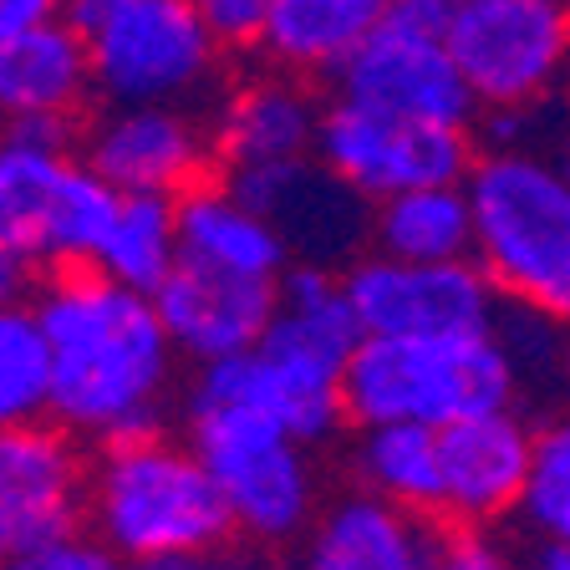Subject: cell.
Instances as JSON below:
<instances>
[{"instance_id": "6da1fadb", "label": "cell", "mask_w": 570, "mask_h": 570, "mask_svg": "<svg viewBox=\"0 0 570 570\" xmlns=\"http://www.w3.org/2000/svg\"><path fill=\"white\" fill-rule=\"evenodd\" d=\"M51 342V417L92 443L164 428L178 346L154 296L102 271H57L36 296Z\"/></svg>"}, {"instance_id": "7a4b0ae2", "label": "cell", "mask_w": 570, "mask_h": 570, "mask_svg": "<svg viewBox=\"0 0 570 570\" xmlns=\"http://www.w3.org/2000/svg\"><path fill=\"white\" fill-rule=\"evenodd\" d=\"M87 530L128 566L168 556H214L239 530L225 489L189 439L142 433L102 443L87 484Z\"/></svg>"}, {"instance_id": "3957f363", "label": "cell", "mask_w": 570, "mask_h": 570, "mask_svg": "<svg viewBox=\"0 0 570 570\" xmlns=\"http://www.w3.org/2000/svg\"><path fill=\"white\" fill-rule=\"evenodd\" d=\"M474 261L510 306L570 321V164L546 148H484L469 174Z\"/></svg>"}, {"instance_id": "277c9868", "label": "cell", "mask_w": 570, "mask_h": 570, "mask_svg": "<svg viewBox=\"0 0 570 570\" xmlns=\"http://www.w3.org/2000/svg\"><path fill=\"white\" fill-rule=\"evenodd\" d=\"M514 392H520V362L504 332L362 336L342 377V403L352 428H449L463 417L510 413Z\"/></svg>"}, {"instance_id": "5b68a950", "label": "cell", "mask_w": 570, "mask_h": 570, "mask_svg": "<svg viewBox=\"0 0 570 570\" xmlns=\"http://www.w3.org/2000/svg\"><path fill=\"white\" fill-rule=\"evenodd\" d=\"M107 107H189L209 92L219 41L194 0H67Z\"/></svg>"}, {"instance_id": "8992f818", "label": "cell", "mask_w": 570, "mask_h": 570, "mask_svg": "<svg viewBox=\"0 0 570 570\" xmlns=\"http://www.w3.org/2000/svg\"><path fill=\"white\" fill-rule=\"evenodd\" d=\"M184 428L214 484L225 489L239 534L285 546L316 520V463L285 423L229 397H184Z\"/></svg>"}, {"instance_id": "52a82bcc", "label": "cell", "mask_w": 570, "mask_h": 570, "mask_svg": "<svg viewBox=\"0 0 570 570\" xmlns=\"http://www.w3.org/2000/svg\"><path fill=\"white\" fill-rule=\"evenodd\" d=\"M449 0H397L377 36H367L336 71V97L403 122L474 128V92L449 51Z\"/></svg>"}, {"instance_id": "ba28073f", "label": "cell", "mask_w": 570, "mask_h": 570, "mask_svg": "<svg viewBox=\"0 0 570 570\" xmlns=\"http://www.w3.org/2000/svg\"><path fill=\"white\" fill-rule=\"evenodd\" d=\"M443 36L479 112L546 102L570 67L566 0H459Z\"/></svg>"}, {"instance_id": "9c48e42d", "label": "cell", "mask_w": 570, "mask_h": 570, "mask_svg": "<svg viewBox=\"0 0 570 570\" xmlns=\"http://www.w3.org/2000/svg\"><path fill=\"white\" fill-rule=\"evenodd\" d=\"M316 158L342 178L346 189H356L367 204H382L392 194L428 189V184H469L479 148L469 128L403 122L336 97L321 112Z\"/></svg>"}, {"instance_id": "30bf717a", "label": "cell", "mask_w": 570, "mask_h": 570, "mask_svg": "<svg viewBox=\"0 0 570 570\" xmlns=\"http://www.w3.org/2000/svg\"><path fill=\"white\" fill-rule=\"evenodd\" d=\"M367 336H463L499 332L504 296L479 261H397L362 255L342 271Z\"/></svg>"}, {"instance_id": "8fae6325", "label": "cell", "mask_w": 570, "mask_h": 570, "mask_svg": "<svg viewBox=\"0 0 570 570\" xmlns=\"http://www.w3.org/2000/svg\"><path fill=\"white\" fill-rule=\"evenodd\" d=\"M225 184L285 235L291 255L306 265H352V249L372 239V204L346 189L332 168L311 158L225 168Z\"/></svg>"}, {"instance_id": "7c38bea8", "label": "cell", "mask_w": 570, "mask_h": 570, "mask_svg": "<svg viewBox=\"0 0 570 570\" xmlns=\"http://www.w3.org/2000/svg\"><path fill=\"white\" fill-rule=\"evenodd\" d=\"M214 128L189 107H107L82 132V164L118 194H189L214 164Z\"/></svg>"}, {"instance_id": "4fadbf2b", "label": "cell", "mask_w": 570, "mask_h": 570, "mask_svg": "<svg viewBox=\"0 0 570 570\" xmlns=\"http://www.w3.org/2000/svg\"><path fill=\"white\" fill-rule=\"evenodd\" d=\"M87 484L92 463L82 459V439L57 417L0 428V520L21 550L87 530Z\"/></svg>"}, {"instance_id": "5bb4252c", "label": "cell", "mask_w": 570, "mask_h": 570, "mask_svg": "<svg viewBox=\"0 0 570 570\" xmlns=\"http://www.w3.org/2000/svg\"><path fill=\"white\" fill-rule=\"evenodd\" d=\"M275 301H281V281H249L194 261H178V271L154 291V306L178 356L199 367L255 352L275 321Z\"/></svg>"}, {"instance_id": "9a60e30c", "label": "cell", "mask_w": 570, "mask_h": 570, "mask_svg": "<svg viewBox=\"0 0 570 570\" xmlns=\"http://www.w3.org/2000/svg\"><path fill=\"white\" fill-rule=\"evenodd\" d=\"M439 449H443V520L499 524L520 514L534 463V433L514 407L439 428Z\"/></svg>"}, {"instance_id": "2e32d148", "label": "cell", "mask_w": 570, "mask_h": 570, "mask_svg": "<svg viewBox=\"0 0 570 570\" xmlns=\"http://www.w3.org/2000/svg\"><path fill=\"white\" fill-rule=\"evenodd\" d=\"M439 540L428 514H413L372 489L332 499L311 520L301 570H433Z\"/></svg>"}, {"instance_id": "e0dca14e", "label": "cell", "mask_w": 570, "mask_h": 570, "mask_svg": "<svg viewBox=\"0 0 570 570\" xmlns=\"http://www.w3.org/2000/svg\"><path fill=\"white\" fill-rule=\"evenodd\" d=\"M189 392L261 407V413H271L275 423L291 428L301 443H326V439H336V428L346 423L342 382L296 367V362L265 352V346L199 367V377L189 382Z\"/></svg>"}, {"instance_id": "ac0fdd59", "label": "cell", "mask_w": 570, "mask_h": 570, "mask_svg": "<svg viewBox=\"0 0 570 570\" xmlns=\"http://www.w3.org/2000/svg\"><path fill=\"white\" fill-rule=\"evenodd\" d=\"M326 107L311 97V87L291 71L245 82L214 112V154L225 168L249 164H285V158L316 154V132Z\"/></svg>"}, {"instance_id": "d6986e66", "label": "cell", "mask_w": 570, "mask_h": 570, "mask_svg": "<svg viewBox=\"0 0 570 570\" xmlns=\"http://www.w3.org/2000/svg\"><path fill=\"white\" fill-rule=\"evenodd\" d=\"M362 321L352 311L346 281L332 265H306L296 261L281 275V301H275V321L265 332V352L285 356L321 377H346V362L362 346Z\"/></svg>"}, {"instance_id": "ffe728a7", "label": "cell", "mask_w": 570, "mask_h": 570, "mask_svg": "<svg viewBox=\"0 0 570 570\" xmlns=\"http://www.w3.org/2000/svg\"><path fill=\"white\" fill-rule=\"evenodd\" d=\"M97 92L92 57L87 41L67 16L47 26L11 36L0 47V118L26 122V118H57L71 122Z\"/></svg>"}, {"instance_id": "44dd1931", "label": "cell", "mask_w": 570, "mask_h": 570, "mask_svg": "<svg viewBox=\"0 0 570 570\" xmlns=\"http://www.w3.org/2000/svg\"><path fill=\"white\" fill-rule=\"evenodd\" d=\"M71 164V122L26 118L0 128V245L21 261H41L51 204Z\"/></svg>"}, {"instance_id": "7402d4cb", "label": "cell", "mask_w": 570, "mask_h": 570, "mask_svg": "<svg viewBox=\"0 0 570 570\" xmlns=\"http://www.w3.org/2000/svg\"><path fill=\"white\" fill-rule=\"evenodd\" d=\"M178 245L184 261L249 281H281L296 265L281 229L229 184H194L189 194H178Z\"/></svg>"}, {"instance_id": "603a6c76", "label": "cell", "mask_w": 570, "mask_h": 570, "mask_svg": "<svg viewBox=\"0 0 570 570\" xmlns=\"http://www.w3.org/2000/svg\"><path fill=\"white\" fill-rule=\"evenodd\" d=\"M397 0H281L261 36L265 61L291 77H321V71H342L367 36L387 26Z\"/></svg>"}, {"instance_id": "cb8c5ba5", "label": "cell", "mask_w": 570, "mask_h": 570, "mask_svg": "<svg viewBox=\"0 0 570 570\" xmlns=\"http://www.w3.org/2000/svg\"><path fill=\"white\" fill-rule=\"evenodd\" d=\"M372 249L397 261H474V204L463 184H428L372 204Z\"/></svg>"}, {"instance_id": "d4e9b609", "label": "cell", "mask_w": 570, "mask_h": 570, "mask_svg": "<svg viewBox=\"0 0 570 570\" xmlns=\"http://www.w3.org/2000/svg\"><path fill=\"white\" fill-rule=\"evenodd\" d=\"M352 469L362 489L392 499L413 514L443 520V449L428 423H377L356 428Z\"/></svg>"}, {"instance_id": "484cf974", "label": "cell", "mask_w": 570, "mask_h": 570, "mask_svg": "<svg viewBox=\"0 0 570 570\" xmlns=\"http://www.w3.org/2000/svg\"><path fill=\"white\" fill-rule=\"evenodd\" d=\"M184 245H178V199L168 194H122L118 225L107 235L92 271L122 281L128 291L154 296L158 285L178 271Z\"/></svg>"}, {"instance_id": "4316f807", "label": "cell", "mask_w": 570, "mask_h": 570, "mask_svg": "<svg viewBox=\"0 0 570 570\" xmlns=\"http://www.w3.org/2000/svg\"><path fill=\"white\" fill-rule=\"evenodd\" d=\"M122 194L97 174L92 164L67 168L51 204V225H47V245H41V265H57V271H92L97 255H102L107 235L118 225Z\"/></svg>"}, {"instance_id": "83f0119b", "label": "cell", "mask_w": 570, "mask_h": 570, "mask_svg": "<svg viewBox=\"0 0 570 570\" xmlns=\"http://www.w3.org/2000/svg\"><path fill=\"white\" fill-rule=\"evenodd\" d=\"M51 417V342L36 306H0V428Z\"/></svg>"}, {"instance_id": "f1b7e54d", "label": "cell", "mask_w": 570, "mask_h": 570, "mask_svg": "<svg viewBox=\"0 0 570 570\" xmlns=\"http://www.w3.org/2000/svg\"><path fill=\"white\" fill-rule=\"evenodd\" d=\"M520 520L534 540H570V417H556L534 433L530 484L520 499Z\"/></svg>"}, {"instance_id": "f546056e", "label": "cell", "mask_w": 570, "mask_h": 570, "mask_svg": "<svg viewBox=\"0 0 570 570\" xmlns=\"http://www.w3.org/2000/svg\"><path fill=\"white\" fill-rule=\"evenodd\" d=\"M11 570H132V566L107 546L102 534L71 530V534H57V540H41V546L16 550Z\"/></svg>"}, {"instance_id": "4dcf8cb0", "label": "cell", "mask_w": 570, "mask_h": 570, "mask_svg": "<svg viewBox=\"0 0 570 570\" xmlns=\"http://www.w3.org/2000/svg\"><path fill=\"white\" fill-rule=\"evenodd\" d=\"M433 570H524V560L489 524H453L439 540V566Z\"/></svg>"}, {"instance_id": "1f68e13d", "label": "cell", "mask_w": 570, "mask_h": 570, "mask_svg": "<svg viewBox=\"0 0 570 570\" xmlns=\"http://www.w3.org/2000/svg\"><path fill=\"white\" fill-rule=\"evenodd\" d=\"M204 16V26L214 31L219 47H255L261 51V36L271 26L275 6L281 0H194Z\"/></svg>"}, {"instance_id": "d6a6232c", "label": "cell", "mask_w": 570, "mask_h": 570, "mask_svg": "<svg viewBox=\"0 0 570 570\" xmlns=\"http://www.w3.org/2000/svg\"><path fill=\"white\" fill-rule=\"evenodd\" d=\"M57 16H67V0H0V47L31 26L57 21Z\"/></svg>"}, {"instance_id": "836d02e7", "label": "cell", "mask_w": 570, "mask_h": 570, "mask_svg": "<svg viewBox=\"0 0 570 570\" xmlns=\"http://www.w3.org/2000/svg\"><path fill=\"white\" fill-rule=\"evenodd\" d=\"M26 275H31V261H21L16 249L0 245V306H11V301H21Z\"/></svg>"}, {"instance_id": "e575fe53", "label": "cell", "mask_w": 570, "mask_h": 570, "mask_svg": "<svg viewBox=\"0 0 570 570\" xmlns=\"http://www.w3.org/2000/svg\"><path fill=\"white\" fill-rule=\"evenodd\" d=\"M132 570H235L219 550L214 556H168V560H142V566H132Z\"/></svg>"}, {"instance_id": "d590c367", "label": "cell", "mask_w": 570, "mask_h": 570, "mask_svg": "<svg viewBox=\"0 0 570 570\" xmlns=\"http://www.w3.org/2000/svg\"><path fill=\"white\" fill-rule=\"evenodd\" d=\"M524 570H570V540H534Z\"/></svg>"}, {"instance_id": "8d00e7d4", "label": "cell", "mask_w": 570, "mask_h": 570, "mask_svg": "<svg viewBox=\"0 0 570 570\" xmlns=\"http://www.w3.org/2000/svg\"><path fill=\"white\" fill-rule=\"evenodd\" d=\"M16 550H21V546H16V534H11V524L0 520V570H11V560H16Z\"/></svg>"}, {"instance_id": "74e56055", "label": "cell", "mask_w": 570, "mask_h": 570, "mask_svg": "<svg viewBox=\"0 0 570 570\" xmlns=\"http://www.w3.org/2000/svg\"><path fill=\"white\" fill-rule=\"evenodd\" d=\"M449 6H459V0H449Z\"/></svg>"}, {"instance_id": "f35d334b", "label": "cell", "mask_w": 570, "mask_h": 570, "mask_svg": "<svg viewBox=\"0 0 570 570\" xmlns=\"http://www.w3.org/2000/svg\"><path fill=\"white\" fill-rule=\"evenodd\" d=\"M566 6H570V0H566Z\"/></svg>"}]
</instances>
